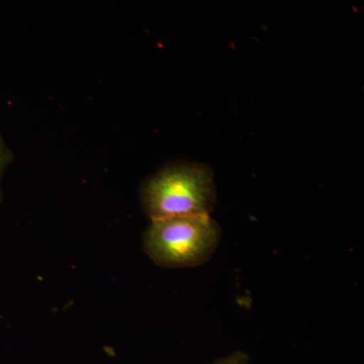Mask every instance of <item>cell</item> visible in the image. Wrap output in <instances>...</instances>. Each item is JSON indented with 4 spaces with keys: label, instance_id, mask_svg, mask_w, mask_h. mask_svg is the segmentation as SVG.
I'll use <instances>...</instances> for the list:
<instances>
[{
    "label": "cell",
    "instance_id": "obj_1",
    "mask_svg": "<svg viewBox=\"0 0 364 364\" xmlns=\"http://www.w3.org/2000/svg\"><path fill=\"white\" fill-rule=\"evenodd\" d=\"M215 200L214 174L203 163H169L140 188L141 205L150 221L210 215Z\"/></svg>",
    "mask_w": 364,
    "mask_h": 364
},
{
    "label": "cell",
    "instance_id": "obj_2",
    "mask_svg": "<svg viewBox=\"0 0 364 364\" xmlns=\"http://www.w3.org/2000/svg\"><path fill=\"white\" fill-rule=\"evenodd\" d=\"M221 235L210 215L169 218L151 221L144 233L143 247L159 267H195L214 255Z\"/></svg>",
    "mask_w": 364,
    "mask_h": 364
},
{
    "label": "cell",
    "instance_id": "obj_3",
    "mask_svg": "<svg viewBox=\"0 0 364 364\" xmlns=\"http://www.w3.org/2000/svg\"><path fill=\"white\" fill-rule=\"evenodd\" d=\"M14 160V154L0 135V202L2 200L1 179L9 165Z\"/></svg>",
    "mask_w": 364,
    "mask_h": 364
},
{
    "label": "cell",
    "instance_id": "obj_4",
    "mask_svg": "<svg viewBox=\"0 0 364 364\" xmlns=\"http://www.w3.org/2000/svg\"><path fill=\"white\" fill-rule=\"evenodd\" d=\"M249 358L244 352L237 351L227 358L219 359L213 364H248Z\"/></svg>",
    "mask_w": 364,
    "mask_h": 364
}]
</instances>
